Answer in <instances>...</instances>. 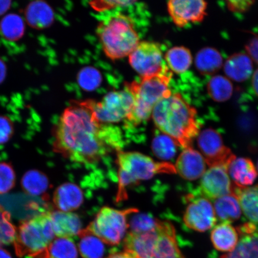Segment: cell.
Listing matches in <instances>:
<instances>
[{"label":"cell","mask_w":258,"mask_h":258,"mask_svg":"<svg viewBox=\"0 0 258 258\" xmlns=\"http://www.w3.org/2000/svg\"><path fill=\"white\" fill-rule=\"evenodd\" d=\"M172 76V71L166 63L159 73L141 77L140 82L125 83V88L134 99L133 108L125 120L126 126L136 127L149 120L158 103L172 95L169 84Z\"/></svg>","instance_id":"obj_3"},{"label":"cell","mask_w":258,"mask_h":258,"mask_svg":"<svg viewBox=\"0 0 258 258\" xmlns=\"http://www.w3.org/2000/svg\"><path fill=\"white\" fill-rule=\"evenodd\" d=\"M164 58L169 69L177 74L185 73L192 62L191 51L183 46L171 48L167 51Z\"/></svg>","instance_id":"obj_26"},{"label":"cell","mask_w":258,"mask_h":258,"mask_svg":"<svg viewBox=\"0 0 258 258\" xmlns=\"http://www.w3.org/2000/svg\"><path fill=\"white\" fill-rule=\"evenodd\" d=\"M216 214L222 222H229L237 220L241 216L239 201L234 194L221 197L215 202Z\"/></svg>","instance_id":"obj_24"},{"label":"cell","mask_w":258,"mask_h":258,"mask_svg":"<svg viewBox=\"0 0 258 258\" xmlns=\"http://www.w3.org/2000/svg\"><path fill=\"white\" fill-rule=\"evenodd\" d=\"M223 59L219 51L214 48L205 47L197 54L196 66L202 74L210 75L221 69Z\"/></svg>","instance_id":"obj_25"},{"label":"cell","mask_w":258,"mask_h":258,"mask_svg":"<svg viewBox=\"0 0 258 258\" xmlns=\"http://www.w3.org/2000/svg\"><path fill=\"white\" fill-rule=\"evenodd\" d=\"M16 228L12 224L11 215L0 205V247L14 243Z\"/></svg>","instance_id":"obj_33"},{"label":"cell","mask_w":258,"mask_h":258,"mask_svg":"<svg viewBox=\"0 0 258 258\" xmlns=\"http://www.w3.org/2000/svg\"><path fill=\"white\" fill-rule=\"evenodd\" d=\"M124 247L137 258H185L179 249L175 228L166 221H160L154 230L145 233L129 232Z\"/></svg>","instance_id":"obj_4"},{"label":"cell","mask_w":258,"mask_h":258,"mask_svg":"<svg viewBox=\"0 0 258 258\" xmlns=\"http://www.w3.org/2000/svg\"><path fill=\"white\" fill-rule=\"evenodd\" d=\"M211 241L216 249L230 252L238 243V231L229 222H222L212 231Z\"/></svg>","instance_id":"obj_22"},{"label":"cell","mask_w":258,"mask_h":258,"mask_svg":"<svg viewBox=\"0 0 258 258\" xmlns=\"http://www.w3.org/2000/svg\"><path fill=\"white\" fill-rule=\"evenodd\" d=\"M48 185L47 177L40 172L32 170L27 172L22 180L25 192L31 196H38L46 191Z\"/></svg>","instance_id":"obj_32"},{"label":"cell","mask_w":258,"mask_h":258,"mask_svg":"<svg viewBox=\"0 0 258 258\" xmlns=\"http://www.w3.org/2000/svg\"><path fill=\"white\" fill-rule=\"evenodd\" d=\"M79 250L83 258H103L105 253L104 243L99 238L87 232L81 231Z\"/></svg>","instance_id":"obj_27"},{"label":"cell","mask_w":258,"mask_h":258,"mask_svg":"<svg viewBox=\"0 0 258 258\" xmlns=\"http://www.w3.org/2000/svg\"><path fill=\"white\" fill-rule=\"evenodd\" d=\"M257 167H258V163H257Z\"/></svg>","instance_id":"obj_46"},{"label":"cell","mask_w":258,"mask_h":258,"mask_svg":"<svg viewBox=\"0 0 258 258\" xmlns=\"http://www.w3.org/2000/svg\"><path fill=\"white\" fill-rule=\"evenodd\" d=\"M51 224L56 237L72 238L80 234L82 224L79 216L73 212H50Z\"/></svg>","instance_id":"obj_18"},{"label":"cell","mask_w":258,"mask_h":258,"mask_svg":"<svg viewBox=\"0 0 258 258\" xmlns=\"http://www.w3.org/2000/svg\"><path fill=\"white\" fill-rule=\"evenodd\" d=\"M25 16L28 25L37 30L49 27L54 20L52 8L43 1L31 3L25 9Z\"/></svg>","instance_id":"obj_20"},{"label":"cell","mask_w":258,"mask_h":258,"mask_svg":"<svg viewBox=\"0 0 258 258\" xmlns=\"http://www.w3.org/2000/svg\"><path fill=\"white\" fill-rule=\"evenodd\" d=\"M11 2L6 1H0V15H2L8 11L11 8Z\"/></svg>","instance_id":"obj_42"},{"label":"cell","mask_w":258,"mask_h":258,"mask_svg":"<svg viewBox=\"0 0 258 258\" xmlns=\"http://www.w3.org/2000/svg\"><path fill=\"white\" fill-rule=\"evenodd\" d=\"M133 106V96L125 88L109 92L101 102H95V112L99 121L113 124L124 121L130 114Z\"/></svg>","instance_id":"obj_9"},{"label":"cell","mask_w":258,"mask_h":258,"mask_svg":"<svg viewBox=\"0 0 258 258\" xmlns=\"http://www.w3.org/2000/svg\"><path fill=\"white\" fill-rule=\"evenodd\" d=\"M118 166V187L116 201L126 199L127 187L141 180H148L161 173L176 172L172 164L156 162L151 157L136 152L118 151L117 155Z\"/></svg>","instance_id":"obj_6"},{"label":"cell","mask_w":258,"mask_h":258,"mask_svg":"<svg viewBox=\"0 0 258 258\" xmlns=\"http://www.w3.org/2000/svg\"><path fill=\"white\" fill-rule=\"evenodd\" d=\"M233 194L237 196L245 216L251 222L258 223V185L249 188L234 185Z\"/></svg>","instance_id":"obj_23"},{"label":"cell","mask_w":258,"mask_h":258,"mask_svg":"<svg viewBox=\"0 0 258 258\" xmlns=\"http://www.w3.org/2000/svg\"><path fill=\"white\" fill-rule=\"evenodd\" d=\"M226 3L230 11L241 13L248 11L254 2L253 1H228Z\"/></svg>","instance_id":"obj_39"},{"label":"cell","mask_w":258,"mask_h":258,"mask_svg":"<svg viewBox=\"0 0 258 258\" xmlns=\"http://www.w3.org/2000/svg\"><path fill=\"white\" fill-rule=\"evenodd\" d=\"M224 72L229 78L237 82L247 80L253 72V64L249 56L244 53H235L226 60Z\"/></svg>","instance_id":"obj_21"},{"label":"cell","mask_w":258,"mask_h":258,"mask_svg":"<svg viewBox=\"0 0 258 258\" xmlns=\"http://www.w3.org/2000/svg\"><path fill=\"white\" fill-rule=\"evenodd\" d=\"M77 81L81 88L86 91H92L101 85L102 76L95 68L85 67L79 72Z\"/></svg>","instance_id":"obj_34"},{"label":"cell","mask_w":258,"mask_h":258,"mask_svg":"<svg viewBox=\"0 0 258 258\" xmlns=\"http://www.w3.org/2000/svg\"><path fill=\"white\" fill-rule=\"evenodd\" d=\"M138 212V210L135 208L118 211L104 207L101 209L94 220L85 230L99 238L103 243L117 245L123 239L128 228V216Z\"/></svg>","instance_id":"obj_8"},{"label":"cell","mask_w":258,"mask_h":258,"mask_svg":"<svg viewBox=\"0 0 258 258\" xmlns=\"http://www.w3.org/2000/svg\"><path fill=\"white\" fill-rule=\"evenodd\" d=\"M231 184L224 166H212L203 175L201 184L196 192L208 199L215 200L233 193Z\"/></svg>","instance_id":"obj_13"},{"label":"cell","mask_w":258,"mask_h":258,"mask_svg":"<svg viewBox=\"0 0 258 258\" xmlns=\"http://www.w3.org/2000/svg\"><path fill=\"white\" fill-rule=\"evenodd\" d=\"M135 1H95L89 3L93 9L98 12H104L119 7H125L135 4Z\"/></svg>","instance_id":"obj_38"},{"label":"cell","mask_w":258,"mask_h":258,"mask_svg":"<svg viewBox=\"0 0 258 258\" xmlns=\"http://www.w3.org/2000/svg\"><path fill=\"white\" fill-rule=\"evenodd\" d=\"M252 85L254 92H255L256 95L258 96V69L253 74Z\"/></svg>","instance_id":"obj_44"},{"label":"cell","mask_w":258,"mask_h":258,"mask_svg":"<svg viewBox=\"0 0 258 258\" xmlns=\"http://www.w3.org/2000/svg\"><path fill=\"white\" fill-rule=\"evenodd\" d=\"M210 96L215 101L223 102L230 99L233 92L230 81L222 76H216L210 80L208 85Z\"/></svg>","instance_id":"obj_30"},{"label":"cell","mask_w":258,"mask_h":258,"mask_svg":"<svg viewBox=\"0 0 258 258\" xmlns=\"http://www.w3.org/2000/svg\"><path fill=\"white\" fill-rule=\"evenodd\" d=\"M14 133V122L5 115H0V145L8 143Z\"/></svg>","instance_id":"obj_37"},{"label":"cell","mask_w":258,"mask_h":258,"mask_svg":"<svg viewBox=\"0 0 258 258\" xmlns=\"http://www.w3.org/2000/svg\"><path fill=\"white\" fill-rule=\"evenodd\" d=\"M84 201L83 192L73 183H64L56 188L53 202L58 211L72 212L79 209Z\"/></svg>","instance_id":"obj_17"},{"label":"cell","mask_w":258,"mask_h":258,"mask_svg":"<svg viewBox=\"0 0 258 258\" xmlns=\"http://www.w3.org/2000/svg\"><path fill=\"white\" fill-rule=\"evenodd\" d=\"M177 146L178 145L173 139L162 133L157 134L154 137L152 150L157 157L164 160H169L175 156Z\"/></svg>","instance_id":"obj_31"},{"label":"cell","mask_w":258,"mask_h":258,"mask_svg":"<svg viewBox=\"0 0 258 258\" xmlns=\"http://www.w3.org/2000/svg\"><path fill=\"white\" fill-rule=\"evenodd\" d=\"M207 3L202 0H172L167 9L173 23L183 28L189 23L201 22L206 15Z\"/></svg>","instance_id":"obj_14"},{"label":"cell","mask_w":258,"mask_h":258,"mask_svg":"<svg viewBox=\"0 0 258 258\" xmlns=\"http://www.w3.org/2000/svg\"><path fill=\"white\" fill-rule=\"evenodd\" d=\"M0 258H12L8 251L0 247Z\"/></svg>","instance_id":"obj_45"},{"label":"cell","mask_w":258,"mask_h":258,"mask_svg":"<svg viewBox=\"0 0 258 258\" xmlns=\"http://www.w3.org/2000/svg\"><path fill=\"white\" fill-rule=\"evenodd\" d=\"M198 143L200 150L210 166H224L235 157L230 148L225 147L220 134L215 129H205L199 134Z\"/></svg>","instance_id":"obj_12"},{"label":"cell","mask_w":258,"mask_h":258,"mask_svg":"<svg viewBox=\"0 0 258 258\" xmlns=\"http://www.w3.org/2000/svg\"><path fill=\"white\" fill-rule=\"evenodd\" d=\"M240 240L230 253L219 258H258V228L246 223L237 228Z\"/></svg>","instance_id":"obj_15"},{"label":"cell","mask_w":258,"mask_h":258,"mask_svg":"<svg viewBox=\"0 0 258 258\" xmlns=\"http://www.w3.org/2000/svg\"><path fill=\"white\" fill-rule=\"evenodd\" d=\"M6 74V67L3 61L0 59V83L4 81Z\"/></svg>","instance_id":"obj_43"},{"label":"cell","mask_w":258,"mask_h":258,"mask_svg":"<svg viewBox=\"0 0 258 258\" xmlns=\"http://www.w3.org/2000/svg\"><path fill=\"white\" fill-rule=\"evenodd\" d=\"M206 160L199 151L191 147L186 148L177 158L176 172L189 180H196L205 172Z\"/></svg>","instance_id":"obj_16"},{"label":"cell","mask_w":258,"mask_h":258,"mask_svg":"<svg viewBox=\"0 0 258 258\" xmlns=\"http://www.w3.org/2000/svg\"><path fill=\"white\" fill-rule=\"evenodd\" d=\"M16 176L14 169L9 163H0V195H4L14 188Z\"/></svg>","instance_id":"obj_36"},{"label":"cell","mask_w":258,"mask_h":258,"mask_svg":"<svg viewBox=\"0 0 258 258\" xmlns=\"http://www.w3.org/2000/svg\"><path fill=\"white\" fill-rule=\"evenodd\" d=\"M106 258H137L136 256L134 255V254H132L129 251L125 250L123 252H119V253H114L111 254L106 257Z\"/></svg>","instance_id":"obj_41"},{"label":"cell","mask_w":258,"mask_h":258,"mask_svg":"<svg viewBox=\"0 0 258 258\" xmlns=\"http://www.w3.org/2000/svg\"><path fill=\"white\" fill-rule=\"evenodd\" d=\"M234 185L244 188L252 184L257 177V172L254 164L246 158L234 157L227 166Z\"/></svg>","instance_id":"obj_19"},{"label":"cell","mask_w":258,"mask_h":258,"mask_svg":"<svg viewBox=\"0 0 258 258\" xmlns=\"http://www.w3.org/2000/svg\"><path fill=\"white\" fill-rule=\"evenodd\" d=\"M187 206L183 221L187 227L199 232H205L211 229L217 222L215 211L209 199L199 193L186 196Z\"/></svg>","instance_id":"obj_11"},{"label":"cell","mask_w":258,"mask_h":258,"mask_svg":"<svg viewBox=\"0 0 258 258\" xmlns=\"http://www.w3.org/2000/svg\"><path fill=\"white\" fill-rule=\"evenodd\" d=\"M160 220L155 219L153 216L140 214L132 217L128 227L131 233H143L154 230L159 224Z\"/></svg>","instance_id":"obj_35"},{"label":"cell","mask_w":258,"mask_h":258,"mask_svg":"<svg viewBox=\"0 0 258 258\" xmlns=\"http://www.w3.org/2000/svg\"><path fill=\"white\" fill-rule=\"evenodd\" d=\"M151 117L161 133L184 149L191 147L199 134L197 110L179 93H172L161 100L155 106Z\"/></svg>","instance_id":"obj_2"},{"label":"cell","mask_w":258,"mask_h":258,"mask_svg":"<svg viewBox=\"0 0 258 258\" xmlns=\"http://www.w3.org/2000/svg\"><path fill=\"white\" fill-rule=\"evenodd\" d=\"M129 63L141 77L154 75L161 72L166 63L164 62L160 44L156 42H140L128 56Z\"/></svg>","instance_id":"obj_10"},{"label":"cell","mask_w":258,"mask_h":258,"mask_svg":"<svg viewBox=\"0 0 258 258\" xmlns=\"http://www.w3.org/2000/svg\"><path fill=\"white\" fill-rule=\"evenodd\" d=\"M24 32V20L18 15H7L0 22V33L6 39L19 40L23 37Z\"/></svg>","instance_id":"obj_28"},{"label":"cell","mask_w":258,"mask_h":258,"mask_svg":"<svg viewBox=\"0 0 258 258\" xmlns=\"http://www.w3.org/2000/svg\"><path fill=\"white\" fill-rule=\"evenodd\" d=\"M96 34L106 56L112 60L128 56L140 42L134 21L121 13L100 22Z\"/></svg>","instance_id":"obj_5"},{"label":"cell","mask_w":258,"mask_h":258,"mask_svg":"<svg viewBox=\"0 0 258 258\" xmlns=\"http://www.w3.org/2000/svg\"><path fill=\"white\" fill-rule=\"evenodd\" d=\"M55 238L50 212L40 213L21 222L14 243L16 252L20 256H48V248Z\"/></svg>","instance_id":"obj_7"},{"label":"cell","mask_w":258,"mask_h":258,"mask_svg":"<svg viewBox=\"0 0 258 258\" xmlns=\"http://www.w3.org/2000/svg\"><path fill=\"white\" fill-rule=\"evenodd\" d=\"M95 101H73L53 129V150L66 159L87 167L100 163L124 146L120 128L97 118Z\"/></svg>","instance_id":"obj_1"},{"label":"cell","mask_w":258,"mask_h":258,"mask_svg":"<svg viewBox=\"0 0 258 258\" xmlns=\"http://www.w3.org/2000/svg\"><path fill=\"white\" fill-rule=\"evenodd\" d=\"M48 258H77L78 249L72 238L56 237L47 249Z\"/></svg>","instance_id":"obj_29"},{"label":"cell","mask_w":258,"mask_h":258,"mask_svg":"<svg viewBox=\"0 0 258 258\" xmlns=\"http://www.w3.org/2000/svg\"><path fill=\"white\" fill-rule=\"evenodd\" d=\"M246 49L254 62L258 64V36L254 37L249 41Z\"/></svg>","instance_id":"obj_40"}]
</instances>
